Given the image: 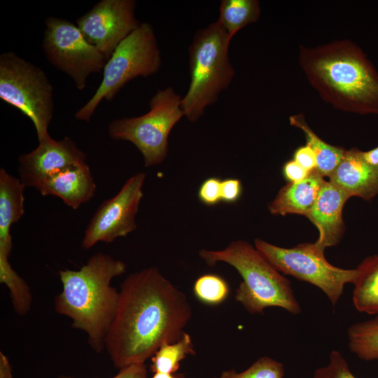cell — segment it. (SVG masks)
<instances>
[{
  "label": "cell",
  "instance_id": "cell-16",
  "mask_svg": "<svg viewBox=\"0 0 378 378\" xmlns=\"http://www.w3.org/2000/svg\"><path fill=\"white\" fill-rule=\"evenodd\" d=\"M97 186L87 162L67 167L46 179L38 188L43 196L60 198L73 209L94 197Z\"/></svg>",
  "mask_w": 378,
  "mask_h": 378
},
{
  "label": "cell",
  "instance_id": "cell-2",
  "mask_svg": "<svg viewBox=\"0 0 378 378\" xmlns=\"http://www.w3.org/2000/svg\"><path fill=\"white\" fill-rule=\"evenodd\" d=\"M298 60L310 85L335 109L378 115V72L363 50L349 40L300 46Z\"/></svg>",
  "mask_w": 378,
  "mask_h": 378
},
{
  "label": "cell",
  "instance_id": "cell-21",
  "mask_svg": "<svg viewBox=\"0 0 378 378\" xmlns=\"http://www.w3.org/2000/svg\"><path fill=\"white\" fill-rule=\"evenodd\" d=\"M260 15L257 0H223L217 21L232 38L243 27L257 22Z\"/></svg>",
  "mask_w": 378,
  "mask_h": 378
},
{
  "label": "cell",
  "instance_id": "cell-31",
  "mask_svg": "<svg viewBox=\"0 0 378 378\" xmlns=\"http://www.w3.org/2000/svg\"><path fill=\"white\" fill-rule=\"evenodd\" d=\"M112 378H147V369L144 363H136L120 369Z\"/></svg>",
  "mask_w": 378,
  "mask_h": 378
},
{
  "label": "cell",
  "instance_id": "cell-28",
  "mask_svg": "<svg viewBox=\"0 0 378 378\" xmlns=\"http://www.w3.org/2000/svg\"><path fill=\"white\" fill-rule=\"evenodd\" d=\"M241 193L240 180L229 178L221 181V202L234 203L240 198Z\"/></svg>",
  "mask_w": 378,
  "mask_h": 378
},
{
  "label": "cell",
  "instance_id": "cell-25",
  "mask_svg": "<svg viewBox=\"0 0 378 378\" xmlns=\"http://www.w3.org/2000/svg\"><path fill=\"white\" fill-rule=\"evenodd\" d=\"M284 365L268 356L261 357L241 372L234 370L223 371L216 378H284Z\"/></svg>",
  "mask_w": 378,
  "mask_h": 378
},
{
  "label": "cell",
  "instance_id": "cell-9",
  "mask_svg": "<svg viewBox=\"0 0 378 378\" xmlns=\"http://www.w3.org/2000/svg\"><path fill=\"white\" fill-rule=\"evenodd\" d=\"M254 244L255 248L279 272L319 288L333 305L342 296L345 284H354L358 274L356 268L346 270L332 265L314 243H302L290 248L260 239H255Z\"/></svg>",
  "mask_w": 378,
  "mask_h": 378
},
{
  "label": "cell",
  "instance_id": "cell-26",
  "mask_svg": "<svg viewBox=\"0 0 378 378\" xmlns=\"http://www.w3.org/2000/svg\"><path fill=\"white\" fill-rule=\"evenodd\" d=\"M314 378H356L351 372L348 363L342 354L332 351L327 365L316 369Z\"/></svg>",
  "mask_w": 378,
  "mask_h": 378
},
{
  "label": "cell",
  "instance_id": "cell-18",
  "mask_svg": "<svg viewBox=\"0 0 378 378\" xmlns=\"http://www.w3.org/2000/svg\"><path fill=\"white\" fill-rule=\"evenodd\" d=\"M325 182L324 177L314 169L301 182L287 183L269 204L270 212L274 215L295 214L307 216Z\"/></svg>",
  "mask_w": 378,
  "mask_h": 378
},
{
  "label": "cell",
  "instance_id": "cell-3",
  "mask_svg": "<svg viewBox=\"0 0 378 378\" xmlns=\"http://www.w3.org/2000/svg\"><path fill=\"white\" fill-rule=\"evenodd\" d=\"M126 265L99 252L78 270H60L62 290L55 299V311L72 319V326L84 331L91 347L101 352L114 318L119 292L111 284Z\"/></svg>",
  "mask_w": 378,
  "mask_h": 378
},
{
  "label": "cell",
  "instance_id": "cell-11",
  "mask_svg": "<svg viewBox=\"0 0 378 378\" xmlns=\"http://www.w3.org/2000/svg\"><path fill=\"white\" fill-rule=\"evenodd\" d=\"M144 172L130 177L118 192L98 207L84 232L81 247L89 249L98 242L111 243L137 228L135 221L144 196Z\"/></svg>",
  "mask_w": 378,
  "mask_h": 378
},
{
  "label": "cell",
  "instance_id": "cell-13",
  "mask_svg": "<svg viewBox=\"0 0 378 378\" xmlns=\"http://www.w3.org/2000/svg\"><path fill=\"white\" fill-rule=\"evenodd\" d=\"M86 155L69 137L55 140L49 136L38 146L18 158L20 180L25 187L38 190L49 177L71 165L85 163Z\"/></svg>",
  "mask_w": 378,
  "mask_h": 378
},
{
  "label": "cell",
  "instance_id": "cell-14",
  "mask_svg": "<svg viewBox=\"0 0 378 378\" xmlns=\"http://www.w3.org/2000/svg\"><path fill=\"white\" fill-rule=\"evenodd\" d=\"M350 197L330 183H324L318 196L306 216L318 230L315 246L321 251L338 244L345 231L342 211Z\"/></svg>",
  "mask_w": 378,
  "mask_h": 378
},
{
  "label": "cell",
  "instance_id": "cell-24",
  "mask_svg": "<svg viewBox=\"0 0 378 378\" xmlns=\"http://www.w3.org/2000/svg\"><path fill=\"white\" fill-rule=\"evenodd\" d=\"M193 293L201 302L216 305L227 299L230 287L227 281L219 275L206 274L196 279L193 285Z\"/></svg>",
  "mask_w": 378,
  "mask_h": 378
},
{
  "label": "cell",
  "instance_id": "cell-30",
  "mask_svg": "<svg viewBox=\"0 0 378 378\" xmlns=\"http://www.w3.org/2000/svg\"><path fill=\"white\" fill-rule=\"evenodd\" d=\"M284 177L291 183H297L304 180L309 172L300 165L295 160L286 162L283 167Z\"/></svg>",
  "mask_w": 378,
  "mask_h": 378
},
{
  "label": "cell",
  "instance_id": "cell-29",
  "mask_svg": "<svg viewBox=\"0 0 378 378\" xmlns=\"http://www.w3.org/2000/svg\"><path fill=\"white\" fill-rule=\"evenodd\" d=\"M294 160L309 172L316 169V156L311 147L306 144L298 148L294 153Z\"/></svg>",
  "mask_w": 378,
  "mask_h": 378
},
{
  "label": "cell",
  "instance_id": "cell-27",
  "mask_svg": "<svg viewBox=\"0 0 378 378\" xmlns=\"http://www.w3.org/2000/svg\"><path fill=\"white\" fill-rule=\"evenodd\" d=\"M221 181L220 178L212 176L202 183L197 192L202 203L212 206L221 202Z\"/></svg>",
  "mask_w": 378,
  "mask_h": 378
},
{
  "label": "cell",
  "instance_id": "cell-20",
  "mask_svg": "<svg viewBox=\"0 0 378 378\" xmlns=\"http://www.w3.org/2000/svg\"><path fill=\"white\" fill-rule=\"evenodd\" d=\"M289 120L292 126L303 131L307 144L316 156V169L323 177L329 178L341 162L346 149L332 146L322 140L310 128L302 114L291 115Z\"/></svg>",
  "mask_w": 378,
  "mask_h": 378
},
{
  "label": "cell",
  "instance_id": "cell-23",
  "mask_svg": "<svg viewBox=\"0 0 378 378\" xmlns=\"http://www.w3.org/2000/svg\"><path fill=\"white\" fill-rule=\"evenodd\" d=\"M195 351L189 334L185 332L176 342L164 343L151 357V371L154 373H174L179 367L180 362L188 355H194Z\"/></svg>",
  "mask_w": 378,
  "mask_h": 378
},
{
  "label": "cell",
  "instance_id": "cell-7",
  "mask_svg": "<svg viewBox=\"0 0 378 378\" xmlns=\"http://www.w3.org/2000/svg\"><path fill=\"white\" fill-rule=\"evenodd\" d=\"M181 99L171 87L160 90L150 99L146 113L112 120L108 134L114 140L133 144L141 152L145 167L160 164L167 155L172 130L184 116Z\"/></svg>",
  "mask_w": 378,
  "mask_h": 378
},
{
  "label": "cell",
  "instance_id": "cell-33",
  "mask_svg": "<svg viewBox=\"0 0 378 378\" xmlns=\"http://www.w3.org/2000/svg\"><path fill=\"white\" fill-rule=\"evenodd\" d=\"M363 160L369 164L378 167V146L368 151H362Z\"/></svg>",
  "mask_w": 378,
  "mask_h": 378
},
{
  "label": "cell",
  "instance_id": "cell-35",
  "mask_svg": "<svg viewBox=\"0 0 378 378\" xmlns=\"http://www.w3.org/2000/svg\"><path fill=\"white\" fill-rule=\"evenodd\" d=\"M57 378H75V377L61 376Z\"/></svg>",
  "mask_w": 378,
  "mask_h": 378
},
{
  "label": "cell",
  "instance_id": "cell-17",
  "mask_svg": "<svg viewBox=\"0 0 378 378\" xmlns=\"http://www.w3.org/2000/svg\"><path fill=\"white\" fill-rule=\"evenodd\" d=\"M25 186L19 178L0 169V262L9 261L12 251L10 227L24 213Z\"/></svg>",
  "mask_w": 378,
  "mask_h": 378
},
{
  "label": "cell",
  "instance_id": "cell-22",
  "mask_svg": "<svg viewBox=\"0 0 378 378\" xmlns=\"http://www.w3.org/2000/svg\"><path fill=\"white\" fill-rule=\"evenodd\" d=\"M349 347L365 361L378 360V316L351 325L347 331Z\"/></svg>",
  "mask_w": 378,
  "mask_h": 378
},
{
  "label": "cell",
  "instance_id": "cell-12",
  "mask_svg": "<svg viewBox=\"0 0 378 378\" xmlns=\"http://www.w3.org/2000/svg\"><path fill=\"white\" fill-rule=\"evenodd\" d=\"M134 0H101L76 23L85 38L108 59L117 46L141 23Z\"/></svg>",
  "mask_w": 378,
  "mask_h": 378
},
{
  "label": "cell",
  "instance_id": "cell-34",
  "mask_svg": "<svg viewBox=\"0 0 378 378\" xmlns=\"http://www.w3.org/2000/svg\"><path fill=\"white\" fill-rule=\"evenodd\" d=\"M152 378H186L182 374H174V373H154Z\"/></svg>",
  "mask_w": 378,
  "mask_h": 378
},
{
  "label": "cell",
  "instance_id": "cell-8",
  "mask_svg": "<svg viewBox=\"0 0 378 378\" xmlns=\"http://www.w3.org/2000/svg\"><path fill=\"white\" fill-rule=\"evenodd\" d=\"M0 99L31 120L38 141L50 136L53 88L43 69L15 52L1 54Z\"/></svg>",
  "mask_w": 378,
  "mask_h": 378
},
{
  "label": "cell",
  "instance_id": "cell-4",
  "mask_svg": "<svg viewBox=\"0 0 378 378\" xmlns=\"http://www.w3.org/2000/svg\"><path fill=\"white\" fill-rule=\"evenodd\" d=\"M199 255L209 266L223 262L238 272L242 281L235 298L251 314H262L270 307H281L293 314L301 312L290 281L248 242L237 240L223 250L202 249Z\"/></svg>",
  "mask_w": 378,
  "mask_h": 378
},
{
  "label": "cell",
  "instance_id": "cell-5",
  "mask_svg": "<svg viewBox=\"0 0 378 378\" xmlns=\"http://www.w3.org/2000/svg\"><path fill=\"white\" fill-rule=\"evenodd\" d=\"M231 39L218 21L193 36L188 48L190 81L181 99L184 116L189 121H197L232 81L235 71L229 59Z\"/></svg>",
  "mask_w": 378,
  "mask_h": 378
},
{
  "label": "cell",
  "instance_id": "cell-10",
  "mask_svg": "<svg viewBox=\"0 0 378 378\" xmlns=\"http://www.w3.org/2000/svg\"><path fill=\"white\" fill-rule=\"evenodd\" d=\"M45 24L42 49L47 60L71 77L77 89L83 90L90 74L104 70L107 57L71 22L49 17Z\"/></svg>",
  "mask_w": 378,
  "mask_h": 378
},
{
  "label": "cell",
  "instance_id": "cell-19",
  "mask_svg": "<svg viewBox=\"0 0 378 378\" xmlns=\"http://www.w3.org/2000/svg\"><path fill=\"white\" fill-rule=\"evenodd\" d=\"M356 269L354 305L360 312L378 315V254L365 258Z\"/></svg>",
  "mask_w": 378,
  "mask_h": 378
},
{
  "label": "cell",
  "instance_id": "cell-32",
  "mask_svg": "<svg viewBox=\"0 0 378 378\" xmlns=\"http://www.w3.org/2000/svg\"><path fill=\"white\" fill-rule=\"evenodd\" d=\"M0 378H13L9 360L2 351L0 352Z\"/></svg>",
  "mask_w": 378,
  "mask_h": 378
},
{
  "label": "cell",
  "instance_id": "cell-1",
  "mask_svg": "<svg viewBox=\"0 0 378 378\" xmlns=\"http://www.w3.org/2000/svg\"><path fill=\"white\" fill-rule=\"evenodd\" d=\"M191 314L185 293L158 268L130 274L121 284L116 312L105 340L113 365L120 369L144 363L162 344L182 337Z\"/></svg>",
  "mask_w": 378,
  "mask_h": 378
},
{
  "label": "cell",
  "instance_id": "cell-15",
  "mask_svg": "<svg viewBox=\"0 0 378 378\" xmlns=\"http://www.w3.org/2000/svg\"><path fill=\"white\" fill-rule=\"evenodd\" d=\"M329 181L350 197L370 201L378 195V167L367 163L358 148L345 150Z\"/></svg>",
  "mask_w": 378,
  "mask_h": 378
},
{
  "label": "cell",
  "instance_id": "cell-6",
  "mask_svg": "<svg viewBox=\"0 0 378 378\" xmlns=\"http://www.w3.org/2000/svg\"><path fill=\"white\" fill-rule=\"evenodd\" d=\"M162 59L153 27L139 26L115 49L103 70V78L92 97L75 113L77 120L89 122L102 100L111 101L130 80L148 77L160 68Z\"/></svg>",
  "mask_w": 378,
  "mask_h": 378
}]
</instances>
